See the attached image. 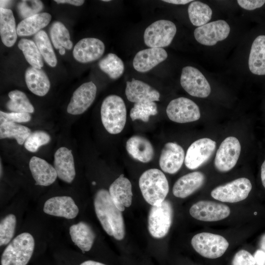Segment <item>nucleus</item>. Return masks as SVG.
Listing matches in <instances>:
<instances>
[{"label":"nucleus","instance_id":"f257e3e1","mask_svg":"<svg viewBox=\"0 0 265 265\" xmlns=\"http://www.w3.org/2000/svg\"><path fill=\"white\" fill-rule=\"evenodd\" d=\"M94 205L96 216L105 231L116 240H122L125 234L123 217L109 191L105 189L98 190L94 196Z\"/></svg>","mask_w":265,"mask_h":265},{"label":"nucleus","instance_id":"f03ea898","mask_svg":"<svg viewBox=\"0 0 265 265\" xmlns=\"http://www.w3.org/2000/svg\"><path fill=\"white\" fill-rule=\"evenodd\" d=\"M139 186L145 200L151 206L160 205L169 192V185L164 173L156 168L144 172L139 179Z\"/></svg>","mask_w":265,"mask_h":265},{"label":"nucleus","instance_id":"7ed1b4c3","mask_svg":"<svg viewBox=\"0 0 265 265\" xmlns=\"http://www.w3.org/2000/svg\"><path fill=\"white\" fill-rule=\"evenodd\" d=\"M102 124L109 133L121 132L126 122L127 110L123 100L119 96L110 95L103 101L101 107Z\"/></svg>","mask_w":265,"mask_h":265},{"label":"nucleus","instance_id":"20e7f679","mask_svg":"<svg viewBox=\"0 0 265 265\" xmlns=\"http://www.w3.org/2000/svg\"><path fill=\"white\" fill-rule=\"evenodd\" d=\"M33 236L27 232L16 236L8 243L1 258V265H26L33 253Z\"/></svg>","mask_w":265,"mask_h":265},{"label":"nucleus","instance_id":"39448f33","mask_svg":"<svg viewBox=\"0 0 265 265\" xmlns=\"http://www.w3.org/2000/svg\"><path fill=\"white\" fill-rule=\"evenodd\" d=\"M191 244L198 254L209 259L221 257L229 246L228 241L223 237L207 232L200 233L194 236Z\"/></svg>","mask_w":265,"mask_h":265},{"label":"nucleus","instance_id":"423d86ee","mask_svg":"<svg viewBox=\"0 0 265 265\" xmlns=\"http://www.w3.org/2000/svg\"><path fill=\"white\" fill-rule=\"evenodd\" d=\"M173 213L169 201L164 200L159 205L152 206L148 215V228L153 238H160L167 234L172 224Z\"/></svg>","mask_w":265,"mask_h":265},{"label":"nucleus","instance_id":"0eeeda50","mask_svg":"<svg viewBox=\"0 0 265 265\" xmlns=\"http://www.w3.org/2000/svg\"><path fill=\"white\" fill-rule=\"evenodd\" d=\"M177 31L175 25L165 20L157 21L145 30L144 41L150 48H163L172 42Z\"/></svg>","mask_w":265,"mask_h":265},{"label":"nucleus","instance_id":"6e6552de","mask_svg":"<svg viewBox=\"0 0 265 265\" xmlns=\"http://www.w3.org/2000/svg\"><path fill=\"white\" fill-rule=\"evenodd\" d=\"M251 189L250 180L240 178L215 187L211 194L212 198L221 202L236 203L246 199Z\"/></svg>","mask_w":265,"mask_h":265},{"label":"nucleus","instance_id":"1a4fd4ad","mask_svg":"<svg viewBox=\"0 0 265 265\" xmlns=\"http://www.w3.org/2000/svg\"><path fill=\"white\" fill-rule=\"evenodd\" d=\"M166 111L170 120L179 123L197 121L201 115L198 106L193 101L185 97H179L171 101Z\"/></svg>","mask_w":265,"mask_h":265},{"label":"nucleus","instance_id":"9d476101","mask_svg":"<svg viewBox=\"0 0 265 265\" xmlns=\"http://www.w3.org/2000/svg\"><path fill=\"white\" fill-rule=\"evenodd\" d=\"M180 83L184 90L193 97L206 98L211 91L210 84L204 76L198 69L192 66L183 68Z\"/></svg>","mask_w":265,"mask_h":265},{"label":"nucleus","instance_id":"9b49d317","mask_svg":"<svg viewBox=\"0 0 265 265\" xmlns=\"http://www.w3.org/2000/svg\"><path fill=\"white\" fill-rule=\"evenodd\" d=\"M241 151L239 140L234 136H229L221 142L217 150L214 164L220 172H227L236 164Z\"/></svg>","mask_w":265,"mask_h":265},{"label":"nucleus","instance_id":"f8f14e48","mask_svg":"<svg viewBox=\"0 0 265 265\" xmlns=\"http://www.w3.org/2000/svg\"><path fill=\"white\" fill-rule=\"evenodd\" d=\"M215 149V141L210 138L195 141L187 150L184 161L186 166L191 170L198 168L210 159Z\"/></svg>","mask_w":265,"mask_h":265},{"label":"nucleus","instance_id":"ddd939ff","mask_svg":"<svg viewBox=\"0 0 265 265\" xmlns=\"http://www.w3.org/2000/svg\"><path fill=\"white\" fill-rule=\"evenodd\" d=\"M230 27L224 20H217L208 23L198 27L194 31L195 39L206 46H213L218 41L226 39L229 34Z\"/></svg>","mask_w":265,"mask_h":265},{"label":"nucleus","instance_id":"4468645a","mask_svg":"<svg viewBox=\"0 0 265 265\" xmlns=\"http://www.w3.org/2000/svg\"><path fill=\"white\" fill-rule=\"evenodd\" d=\"M192 217L203 221H216L228 217L230 209L223 204L210 201H200L193 204L189 210Z\"/></svg>","mask_w":265,"mask_h":265},{"label":"nucleus","instance_id":"2eb2a0df","mask_svg":"<svg viewBox=\"0 0 265 265\" xmlns=\"http://www.w3.org/2000/svg\"><path fill=\"white\" fill-rule=\"evenodd\" d=\"M96 93V86L92 81L82 84L74 92L67 106V112L72 115L84 113L92 104Z\"/></svg>","mask_w":265,"mask_h":265},{"label":"nucleus","instance_id":"dca6fc26","mask_svg":"<svg viewBox=\"0 0 265 265\" xmlns=\"http://www.w3.org/2000/svg\"><path fill=\"white\" fill-rule=\"evenodd\" d=\"M105 50L104 43L93 37L84 38L80 40L74 47L73 55L78 62L86 63L100 58Z\"/></svg>","mask_w":265,"mask_h":265},{"label":"nucleus","instance_id":"f3484780","mask_svg":"<svg viewBox=\"0 0 265 265\" xmlns=\"http://www.w3.org/2000/svg\"><path fill=\"white\" fill-rule=\"evenodd\" d=\"M43 211L51 215L71 219L78 215L79 209L71 197L58 196L51 197L45 202Z\"/></svg>","mask_w":265,"mask_h":265},{"label":"nucleus","instance_id":"a211bd4d","mask_svg":"<svg viewBox=\"0 0 265 265\" xmlns=\"http://www.w3.org/2000/svg\"><path fill=\"white\" fill-rule=\"evenodd\" d=\"M185 159V151L180 145L174 142H168L161 150L159 165L163 172L175 174L181 168Z\"/></svg>","mask_w":265,"mask_h":265},{"label":"nucleus","instance_id":"6ab92c4d","mask_svg":"<svg viewBox=\"0 0 265 265\" xmlns=\"http://www.w3.org/2000/svg\"><path fill=\"white\" fill-rule=\"evenodd\" d=\"M53 166L59 179L69 184L73 181L76 170L71 150L65 147L59 148L54 154Z\"/></svg>","mask_w":265,"mask_h":265},{"label":"nucleus","instance_id":"aec40b11","mask_svg":"<svg viewBox=\"0 0 265 265\" xmlns=\"http://www.w3.org/2000/svg\"><path fill=\"white\" fill-rule=\"evenodd\" d=\"M166 51L163 48H150L139 51L132 61L133 68L140 73L147 72L167 57Z\"/></svg>","mask_w":265,"mask_h":265},{"label":"nucleus","instance_id":"412c9836","mask_svg":"<svg viewBox=\"0 0 265 265\" xmlns=\"http://www.w3.org/2000/svg\"><path fill=\"white\" fill-rule=\"evenodd\" d=\"M109 193L115 205L121 212L129 207L132 202V186L130 180L120 175L110 186Z\"/></svg>","mask_w":265,"mask_h":265},{"label":"nucleus","instance_id":"4be33fe9","mask_svg":"<svg viewBox=\"0 0 265 265\" xmlns=\"http://www.w3.org/2000/svg\"><path fill=\"white\" fill-rule=\"evenodd\" d=\"M29 168L36 185L49 186L57 178L54 166L40 158L32 157L29 161Z\"/></svg>","mask_w":265,"mask_h":265},{"label":"nucleus","instance_id":"5701e85b","mask_svg":"<svg viewBox=\"0 0 265 265\" xmlns=\"http://www.w3.org/2000/svg\"><path fill=\"white\" fill-rule=\"evenodd\" d=\"M125 94L127 99L136 103L144 101H159L160 94L149 84L139 80L132 79L126 82Z\"/></svg>","mask_w":265,"mask_h":265},{"label":"nucleus","instance_id":"b1692460","mask_svg":"<svg viewBox=\"0 0 265 265\" xmlns=\"http://www.w3.org/2000/svg\"><path fill=\"white\" fill-rule=\"evenodd\" d=\"M204 174L199 171L188 173L180 177L174 184L172 192L178 198H185L192 194L204 184Z\"/></svg>","mask_w":265,"mask_h":265},{"label":"nucleus","instance_id":"393cba45","mask_svg":"<svg viewBox=\"0 0 265 265\" xmlns=\"http://www.w3.org/2000/svg\"><path fill=\"white\" fill-rule=\"evenodd\" d=\"M126 148L128 153L134 159L143 163L152 160L154 150L149 140L140 135H133L127 141Z\"/></svg>","mask_w":265,"mask_h":265},{"label":"nucleus","instance_id":"a878e982","mask_svg":"<svg viewBox=\"0 0 265 265\" xmlns=\"http://www.w3.org/2000/svg\"><path fill=\"white\" fill-rule=\"evenodd\" d=\"M69 234L72 241L83 253L91 249L96 236L88 223L80 221L73 224L69 228Z\"/></svg>","mask_w":265,"mask_h":265},{"label":"nucleus","instance_id":"bb28decb","mask_svg":"<svg viewBox=\"0 0 265 265\" xmlns=\"http://www.w3.org/2000/svg\"><path fill=\"white\" fill-rule=\"evenodd\" d=\"M25 78L28 89L35 95L44 96L49 92L50 81L42 70L29 67L26 71Z\"/></svg>","mask_w":265,"mask_h":265},{"label":"nucleus","instance_id":"cd10ccee","mask_svg":"<svg viewBox=\"0 0 265 265\" xmlns=\"http://www.w3.org/2000/svg\"><path fill=\"white\" fill-rule=\"evenodd\" d=\"M248 65L253 74L265 75V35L258 36L253 41L249 54Z\"/></svg>","mask_w":265,"mask_h":265},{"label":"nucleus","instance_id":"c85d7f7f","mask_svg":"<svg viewBox=\"0 0 265 265\" xmlns=\"http://www.w3.org/2000/svg\"><path fill=\"white\" fill-rule=\"evenodd\" d=\"M0 35L3 44L10 47L15 43L17 28L15 18L11 10L0 8Z\"/></svg>","mask_w":265,"mask_h":265},{"label":"nucleus","instance_id":"c756f323","mask_svg":"<svg viewBox=\"0 0 265 265\" xmlns=\"http://www.w3.org/2000/svg\"><path fill=\"white\" fill-rule=\"evenodd\" d=\"M51 19L50 14L43 12L23 19L17 26V35L27 36L36 34L49 24Z\"/></svg>","mask_w":265,"mask_h":265},{"label":"nucleus","instance_id":"7c9ffc66","mask_svg":"<svg viewBox=\"0 0 265 265\" xmlns=\"http://www.w3.org/2000/svg\"><path fill=\"white\" fill-rule=\"evenodd\" d=\"M0 124V139L14 138L19 145L24 144L31 132L29 128L18 123L7 122Z\"/></svg>","mask_w":265,"mask_h":265},{"label":"nucleus","instance_id":"2f4dec72","mask_svg":"<svg viewBox=\"0 0 265 265\" xmlns=\"http://www.w3.org/2000/svg\"><path fill=\"white\" fill-rule=\"evenodd\" d=\"M187 11L191 23L198 27L207 24L212 16V10L210 6L199 1L191 2Z\"/></svg>","mask_w":265,"mask_h":265},{"label":"nucleus","instance_id":"473e14b6","mask_svg":"<svg viewBox=\"0 0 265 265\" xmlns=\"http://www.w3.org/2000/svg\"><path fill=\"white\" fill-rule=\"evenodd\" d=\"M100 69L110 78L116 80L124 71V64L122 59L116 54L109 53L99 62Z\"/></svg>","mask_w":265,"mask_h":265},{"label":"nucleus","instance_id":"72a5a7b5","mask_svg":"<svg viewBox=\"0 0 265 265\" xmlns=\"http://www.w3.org/2000/svg\"><path fill=\"white\" fill-rule=\"evenodd\" d=\"M8 97L10 100L6 106L9 110L13 112H34V108L24 92L18 90H12L9 92Z\"/></svg>","mask_w":265,"mask_h":265},{"label":"nucleus","instance_id":"f704fd0d","mask_svg":"<svg viewBox=\"0 0 265 265\" xmlns=\"http://www.w3.org/2000/svg\"><path fill=\"white\" fill-rule=\"evenodd\" d=\"M51 38L54 48L60 49L62 48L71 50L73 43L70 40L69 31L60 22L55 21L53 23L50 29Z\"/></svg>","mask_w":265,"mask_h":265},{"label":"nucleus","instance_id":"c9c22d12","mask_svg":"<svg viewBox=\"0 0 265 265\" xmlns=\"http://www.w3.org/2000/svg\"><path fill=\"white\" fill-rule=\"evenodd\" d=\"M18 46L28 63L32 67L41 69L44 65L42 56L34 42L22 38L19 41Z\"/></svg>","mask_w":265,"mask_h":265},{"label":"nucleus","instance_id":"e433bc0d","mask_svg":"<svg viewBox=\"0 0 265 265\" xmlns=\"http://www.w3.org/2000/svg\"><path fill=\"white\" fill-rule=\"evenodd\" d=\"M34 42L46 63L52 67L56 65L57 59L46 32L41 30L35 34Z\"/></svg>","mask_w":265,"mask_h":265},{"label":"nucleus","instance_id":"4c0bfd02","mask_svg":"<svg viewBox=\"0 0 265 265\" xmlns=\"http://www.w3.org/2000/svg\"><path fill=\"white\" fill-rule=\"evenodd\" d=\"M157 113V106L154 102L144 101L134 103L131 109L130 115L132 121L140 120L147 122L151 116Z\"/></svg>","mask_w":265,"mask_h":265},{"label":"nucleus","instance_id":"58836bf2","mask_svg":"<svg viewBox=\"0 0 265 265\" xmlns=\"http://www.w3.org/2000/svg\"><path fill=\"white\" fill-rule=\"evenodd\" d=\"M17 219L13 214H9L0 223V246L8 244L12 239L16 228Z\"/></svg>","mask_w":265,"mask_h":265},{"label":"nucleus","instance_id":"ea45409f","mask_svg":"<svg viewBox=\"0 0 265 265\" xmlns=\"http://www.w3.org/2000/svg\"><path fill=\"white\" fill-rule=\"evenodd\" d=\"M51 141L50 134L45 131L37 130L31 132L24 143V146L28 151L35 153L39 148L47 144Z\"/></svg>","mask_w":265,"mask_h":265},{"label":"nucleus","instance_id":"a19ab883","mask_svg":"<svg viewBox=\"0 0 265 265\" xmlns=\"http://www.w3.org/2000/svg\"><path fill=\"white\" fill-rule=\"evenodd\" d=\"M44 7L41 0H22L17 5V11L20 16L25 19L40 13Z\"/></svg>","mask_w":265,"mask_h":265},{"label":"nucleus","instance_id":"79ce46f5","mask_svg":"<svg viewBox=\"0 0 265 265\" xmlns=\"http://www.w3.org/2000/svg\"><path fill=\"white\" fill-rule=\"evenodd\" d=\"M31 119V115L28 113L0 111V124L7 122L25 123L29 122Z\"/></svg>","mask_w":265,"mask_h":265},{"label":"nucleus","instance_id":"37998d69","mask_svg":"<svg viewBox=\"0 0 265 265\" xmlns=\"http://www.w3.org/2000/svg\"><path fill=\"white\" fill-rule=\"evenodd\" d=\"M255 265L254 256L245 250H240L237 252L232 262V265Z\"/></svg>","mask_w":265,"mask_h":265},{"label":"nucleus","instance_id":"c03bdc74","mask_svg":"<svg viewBox=\"0 0 265 265\" xmlns=\"http://www.w3.org/2000/svg\"><path fill=\"white\" fill-rule=\"evenodd\" d=\"M237 2L241 7L246 10H252L262 7L265 4V0H238Z\"/></svg>","mask_w":265,"mask_h":265},{"label":"nucleus","instance_id":"a18cd8bd","mask_svg":"<svg viewBox=\"0 0 265 265\" xmlns=\"http://www.w3.org/2000/svg\"><path fill=\"white\" fill-rule=\"evenodd\" d=\"M255 265H265V251L257 250L254 253Z\"/></svg>","mask_w":265,"mask_h":265},{"label":"nucleus","instance_id":"49530a36","mask_svg":"<svg viewBox=\"0 0 265 265\" xmlns=\"http://www.w3.org/2000/svg\"><path fill=\"white\" fill-rule=\"evenodd\" d=\"M57 3H69L75 6H80L82 5L84 0H55Z\"/></svg>","mask_w":265,"mask_h":265},{"label":"nucleus","instance_id":"de8ad7c7","mask_svg":"<svg viewBox=\"0 0 265 265\" xmlns=\"http://www.w3.org/2000/svg\"><path fill=\"white\" fill-rule=\"evenodd\" d=\"M162 1L174 4H186L192 1L191 0H163Z\"/></svg>","mask_w":265,"mask_h":265},{"label":"nucleus","instance_id":"09e8293b","mask_svg":"<svg viewBox=\"0 0 265 265\" xmlns=\"http://www.w3.org/2000/svg\"><path fill=\"white\" fill-rule=\"evenodd\" d=\"M261 175L262 184L265 188V160L261 166Z\"/></svg>","mask_w":265,"mask_h":265},{"label":"nucleus","instance_id":"8fccbe9b","mask_svg":"<svg viewBox=\"0 0 265 265\" xmlns=\"http://www.w3.org/2000/svg\"><path fill=\"white\" fill-rule=\"evenodd\" d=\"M80 265H106L102 263L98 262L92 261V260H88L82 263Z\"/></svg>","mask_w":265,"mask_h":265},{"label":"nucleus","instance_id":"3c124183","mask_svg":"<svg viewBox=\"0 0 265 265\" xmlns=\"http://www.w3.org/2000/svg\"><path fill=\"white\" fill-rule=\"evenodd\" d=\"M260 246L262 250L265 251V234L261 238Z\"/></svg>","mask_w":265,"mask_h":265},{"label":"nucleus","instance_id":"603ef678","mask_svg":"<svg viewBox=\"0 0 265 265\" xmlns=\"http://www.w3.org/2000/svg\"><path fill=\"white\" fill-rule=\"evenodd\" d=\"M59 53L61 55H64L65 53V48H62L59 50Z\"/></svg>","mask_w":265,"mask_h":265},{"label":"nucleus","instance_id":"864d4df0","mask_svg":"<svg viewBox=\"0 0 265 265\" xmlns=\"http://www.w3.org/2000/svg\"><path fill=\"white\" fill-rule=\"evenodd\" d=\"M102 1H106V2H108V1H109L110 0H103Z\"/></svg>","mask_w":265,"mask_h":265},{"label":"nucleus","instance_id":"5fc2aeb1","mask_svg":"<svg viewBox=\"0 0 265 265\" xmlns=\"http://www.w3.org/2000/svg\"><path fill=\"white\" fill-rule=\"evenodd\" d=\"M254 214H257V212H255Z\"/></svg>","mask_w":265,"mask_h":265}]
</instances>
